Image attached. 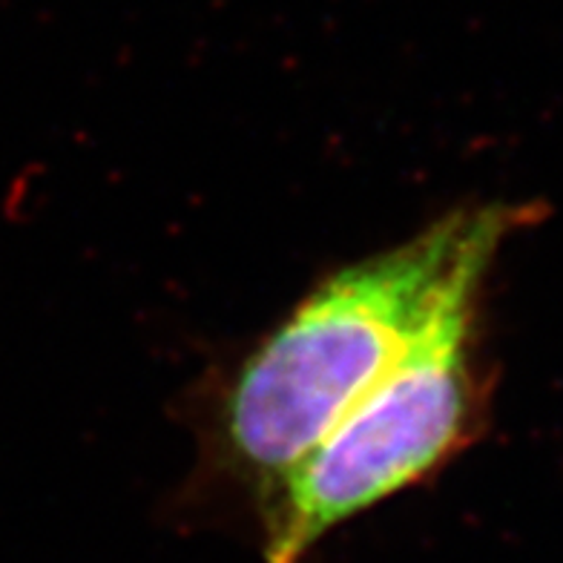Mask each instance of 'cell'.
Listing matches in <instances>:
<instances>
[{
	"mask_svg": "<svg viewBox=\"0 0 563 563\" xmlns=\"http://www.w3.org/2000/svg\"><path fill=\"white\" fill-rule=\"evenodd\" d=\"M527 208L440 216L400 245L322 279L239 363L219 402V443L260 509L457 297L483 288Z\"/></svg>",
	"mask_w": 563,
	"mask_h": 563,
	"instance_id": "obj_1",
	"label": "cell"
},
{
	"mask_svg": "<svg viewBox=\"0 0 563 563\" xmlns=\"http://www.w3.org/2000/svg\"><path fill=\"white\" fill-rule=\"evenodd\" d=\"M481 290L454 299L256 509L265 563H305L328 534L434 477L483 434Z\"/></svg>",
	"mask_w": 563,
	"mask_h": 563,
	"instance_id": "obj_2",
	"label": "cell"
}]
</instances>
